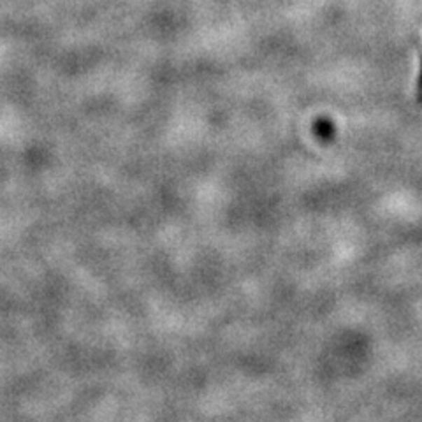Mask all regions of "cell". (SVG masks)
<instances>
[{
    "instance_id": "cell-1",
    "label": "cell",
    "mask_w": 422,
    "mask_h": 422,
    "mask_svg": "<svg viewBox=\"0 0 422 422\" xmlns=\"http://www.w3.org/2000/svg\"><path fill=\"white\" fill-rule=\"evenodd\" d=\"M419 101L422 102V74H421V81H419Z\"/></svg>"
}]
</instances>
